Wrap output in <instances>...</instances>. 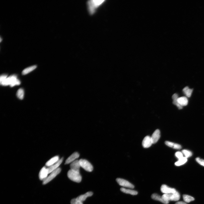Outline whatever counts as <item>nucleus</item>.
<instances>
[{
	"instance_id": "1",
	"label": "nucleus",
	"mask_w": 204,
	"mask_h": 204,
	"mask_svg": "<svg viewBox=\"0 0 204 204\" xmlns=\"http://www.w3.org/2000/svg\"><path fill=\"white\" fill-rule=\"evenodd\" d=\"M67 175L69 179L74 182L79 183L81 181L82 177L79 172L70 169L68 171Z\"/></svg>"
},
{
	"instance_id": "2",
	"label": "nucleus",
	"mask_w": 204,
	"mask_h": 204,
	"mask_svg": "<svg viewBox=\"0 0 204 204\" xmlns=\"http://www.w3.org/2000/svg\"><path fill=\"white\" fill-rule=\"evenodd\" d=\"M105 1H94V0L88 1V7L89 11L90 13L91 14H94L95 11V10Z\"/></svg>"
},
{
	"instance_id": "3",
	"label": "nucleus",
	"mask_w": 204,
	"mask_h": 204,
	"mask_svg": "<svg viewBox=\"0 0 204 204\" xmlns=\"http://www.w3.org/2000/svg\"><path fill=\"white\" fill-rule=\"evenodd\" d=\"M165 200L169 203L170 201H177L180 199V196L177 191L174 193L170 194H164L162 196Z\"/></svg>"
},
{
	"instance_id": "4",
	"label": "nucleus",
	"mask_w": 204,
	"mask_h": 204,
	"mask_svg": "<svg viewBox=\"0 0 204 204\" xmlns=\"http://www.w3.org/2000/svg\"><path fill=\"white\" fill-rule=\"evenodd\" d=\"M79 162L81 167L84 170L90 172L92 171L93 168L92 165L87 160L81 159L79 160Z\"/></svg>"
},
{
	"instance_id": "5",
	"label": "nucleus",
	"mask_w": 204,
	"mask_h": 204,
	"mask_svg": "<svg viewBox=\"0 0 204 204\" xmlns=\"http://www.w3.org/2000/svg\"><path fill=\"white\" fill-rule=\"evenodd\" d=\"M61 169L60 168H58L56 170L53 171L51 173L50 175L47 177L43 181V184H46L51 181L55 178L61 172Z\"/></svg>"
},
{
	"instance_id": "6",
	"label": "nucleus",
	"mask_w": 204,
	"mask_h": 204,
	"mask_svg": "<svg viewBox=\"0 0 204 204\" xmlns=\"http://www.w3.org/2000/svg\"><path fill=\"white\" fill-rule=\"evenodd\" d=\"M116 181L119 185L124 187L131 188H133L134 187L133 184L125 179L118 178L116 179Z\"/></svg>"
},
{
	"instance_id": "7",
	"label": "nucleus",
	"mask_w": 204,
	"mask_h": 204,
	"mask_svg": "<svg viewBox=\"0 0 204 204\" xmlns=\"http://www.w3.org/2000/svg\"><path fill=\"white\" fill-rule=\"evenodd\" d=\"M17 79V77L16 75H11L2 82L1 84V85L4 86H10L12 82Z\"/></svg>"
},
{
	"instance_id": "8",
	"label": "nucleus",
	"mask_w": 204,
	"mask_h": 204,
	"mask_svg": "<svg viewBox=\"0 0 204 204\" xmlns=\"http://www.w3.org/2000/svg\"><path fill=\"white\" fill-rule=\"evenodd\" d=\"M161 191L164 194H170L176 191V190L174 188H171L168 186L163 184L161 187Z\"/></svg>"
},
{
	"instance_id": "9",
	"label": "nucleus",
	"mask_w": 204,
	"mask_h": 204,
	"mask_svg": "<svg viewBox=\"0 0 204 204\" xmlns=\"http://www.w3.org/2000/svg\"><path fill=\"white\" fill-rule=\"evenodd\" d=\"M49 174L47 168L45 167H43L41 170L39 175V178L41 180L44 181L46 179Z\"/></svg>"
},
{
	"instance_id": "10",
	"label": "nucleus",
	"mask_w": 204,
	"mask_h": 204,
	"mask_svg": "<svg viewBox=\"0 0 204 204\" xmlns=\"http://www.w3.org/2000/svg\"><path fill=\"white\" fill-rule=\"evenodd\" d=\"M152 144L151 137L150 136H146L143 140L142 145L145 148H149Z\"/></svg>"
},
{
	"instance_id": "11",
	"label": "nucleus",
	"mask_w": 204,
	"mask_h": 204,
	"mask_svg": "<svg viewBox=\"0 0 204 204\" xmlns=\"http://www.w3.org/2000/svg\"><path fill=\"white\" fill-rule=\"evenodd\" d=\"M160 131L159 130L157 129L154 132L151 137V139L153 144L157 143L160 137Z\"/></svg>"
},
{
	"instance_id": "12",
	"label": "nucleus",
	"mask_w": 204,
	"mask_h": 204,
	"mask_svg": "<svg viewBox=\"0 0 204 204\" xmlns=\"http://www.w3.org/2000/svg\"><path fill=\"white\" fill-rule=\"evenodd\" d=\"M79 155L78 153L76 152L73 153L67 159L65 164H68L71 163L73 161H75L76 159H77L79 157Z\"/></svg>"
},
{
	"instance_id": "13",
	"label": "nucleus",
	"mask_w": 204,
	"mask_h": 204,
	"mask_svg": "<svg viewBox=\"0 0 204 204\" xmlns=\"http://www.w3.org/2000/svg\"><path fill=\"white\" fill-rule=\"evenodd\" d=\"M80 166L79 160H76L71 163L70 167L71 170L79 172Z\"/></svg>"
},
{
	"instance_id": "14",
	"label": "nucleus",
	"mask_w": 204,
	"mask_h": 204,
	"mask_svg": "<svg viewBox=\"0 0 204 204\" xmlns=\"http://www.w3.org/2000/svg\"><path fill=\"white\" fill-rule=\"evenodd\" d=\"M63 160V158H62L61 159H60L59 160V161L56 162V163L52 165L49 167L47 168L49 174L52 172H53V171L56 170L58 168H59L58 167H59L60 165L62 163Z\"/></svg>"
},
{
	"instance_id": "15",
	"label": "nucleus",
	"mask_w": 204,
	"mask_h": 204,
	"mask_svg": "<svg viewBox=\"0 0 204 204\" xmlns=\"http://www.w3.org/2000/svg\"><path fill=\"white\" fill-rule=\"evenodd\" d=\"M93 194V193L91 192H88L84 194L80 195L76 198L77 200L83 202L86 200L87 197L92 196Z\"/></svg>"
},
{
	"instance_id": "16",
	"label": "nucleus",
	"mask_w": 204,
	"mask_h": 204,
	"mask_svg": "<svg viewBox=\"0 0 204 204\" xmlns=\"http://www.w3.org/2000/svg\"><path fill=\"white\" fill-rule=\"evenodd\" d=\"M151 198L154 200L160 201L165 204H168L169 202L165 200L162 196L157 194H153L151 195Z\"/></svg>"
},
{
	"instance_id": "17",
	"label": "nucleus",
	"mask_w": 204,
	"mask_h": 204,
	"mask_svg": "<svg viewBox=\"0 0 204 204\" xmlns=\"http://www.w3.org/2000/svg\"><path fill=\"white\" fill-rule=\"evenodd\" d=\"M59 157L56 156L51 158L46 164L47 166L49 167L56 163L59 160Z\"/></svg>"
},
{
	"instance_id": "18",
	"label": "nucleus",
	"mask_w": 204,
	"mask_h": 204,
	"mask_svg": "<svg viewBox=\"0 0 204 204\" xmlns=\"http://www.w3.org/2000/svg\"><path fill=\"white\" fill-rule=\"evenodd\" d=\"M165 144L167 146L174 149H180L182 148V147L180 145L172 142L166 141L165 142Z\"/></svg>"
},
{
	"instance_id": "19",
	"label": "nucleus",
	"mask_w": 204,
	"mask_h": 204,
	"mask_svg": "<svg viewBox=\"0 0 204 204\" xmlns=\"http://www.w3.org/2000/svg\"><path fill=\"white\" fill-rule=\"evenodd\" d=\"M177 101L179 105L182 106L187 105L188 103V99L185 97H182L177 99Z\"/></svg>"
},
{
	"instance_id": "20",
	"label": "nucleus",
	"mask_w": 204,
	"mask_h": 204,
	"mask_svg": "<svg viewBox=\"0 0 204 204\" xmlns=\"http://www.w3.org/2000/svg\"><path fill=\"white\" fill-rule=\"evenodd\" d=\"M121 191L125 193L130 194L132 195H136L137 194L138 192L137 191L135 190L130 189H128L124 188H121Z\"/></svg>"
},
{
	"instance_id": "21",
	"label": "nucleus",
	"mask_w": 204,
	"mask_h": 204,
	"mask_svg": "<svg viewBox=\"0 0 204 204\" xmlns=\"http://www.w3.org/2000/svg\"><path fill=\"white\" fill-rule=\"evenodd\" d=\"M172 99H173V103L174 105H176L177 107L179 109H181L183 108V106L180 105L178 103L177 101V99L178 97V95L176 94H175L173 95L172 97Z\"/></svg>"
},
{
	"instance_id": "22",
	"label": "nucleus",
	"mask_w": 204,
	"mask_h": 204,
	"mask_svg": "<svg viewBox=\"0 0 204 204\" xmlns=\"http://www.w3.org/2000/svg\"><path fill=\"white\" fill-rule=\"evenodd\" d=\"M37 68L36 65L30 66L24 69L22 72V74L25 75L33 71Z\"/></svg>"
},
{
	"instance_id": "23",
	"label": "nucleus",
	"mask_w": 204,
	"mask_h": 204,
	"mask_svg": "<svg viewBox=\"0 0 204 204\" xmlns=\"http://www.w3.org/2000/svg\"><path fill=\"white\" fill-rule=\"evenodd\" d=\"M183 91L184 94L188 97H190L193 91L192 89L189 88L188 86L185 87L183 89Z\"/></svg>"
},
{
	"instance_id": "24",
	"label": "nucleus",
	"mask_w": 204,
	"mask_h": 204,
	"mask_svg": "<svg viewBox=\"0 0 204 204\" xmlns=\"http://www.w3.org/2000/svg\"><path fill=\"white\" fill-rule=\"evenodd\" d=\"M187 158L185 157H183L179 159L178 161L176 162L175 165L176 166H179L185 164L187 161Z\"/></svg>"
},
{
	"instance_id": "25",
	"label": "nucleus",
	"mask_w": 204,
	"mask_h": 204,
	"mask_svg": "<svg viewBox=\"0 0 204 204\" xmlns=\"http://www.w3.org/2000/svg\"><path fill=\"white\" fill-rule=\"evenodd\" d=\"M24 95V91L22 88H20L17 91V95L19 98L22 99Z\"/></svg>"
},
{
	"instance_id": "26",
	"label": "nucleus",
	"mask_w": 204,
	"mask_h": 204,
	"mask_svg": "<svg viewBox=\"0 0 204 204\" xmlns=\"http://www.w3.org/2000/svg\"><path fill=\"white\" fill-rule=\"evenodd\" d=\"M183 198L184 201L187 203H189L194 200L193 197L187 195H183Z\"/></svg>"
},
{
	"instance_id": "27",
	"label": "nucleus",
	"mask_w": 204,
	"mask_h": 204,
	"mask_svg": "<svg viewBox=\"0 0 204 204\" xmlns=\"http://www.w3.org/2000/svg\"><path fill=\"white\" fill-rule=\"evenodd\" d=\"M182 153L183 154L186 158L189 157L192 155L191 152L187 150L184 149L182 151Z\"/></svg>"
},
{
	"instance_id": "28",
	"label": "nucleus",
	"mask_w": 204,
	"mask_h": 204,
	"mask_svg": "<svg viewBox=\"0 0 204 204\" xmlns=\"http://www.w3.org/2000/svg\"><path fill=\"white\" fill-rule=\"evenodd\" d=\"M21 84V82L18 79H17L12 82V83L11 84L10 86L11 87H13L16 85H20Z\"/></svg>"
},
{
	"instance_id": "29",
	"label": "nucleus",
	"mask_w": 204,
	"mask_h": 204,
	"mask_svg": "<svg viewBox=\"0 0 204 204\" xmlns=\"http://www.w3.org/2000/svg\"><path fill=\"white\" fill-rule=\"evenodd\" d=\"M71 204H83L82 202L77 200L76 198L73 199L71 201Z\"/></svg>"
},
{
	"instance_id": "30",
	"label": "nucleus",
	"mask_w": 204,
	"mask_h": 204,
	"mask_svg": "<svg viewBox=\"0 0 204 204\" xmlns=\"http://www.w3.org/2000/svg\"><path fill=\"white\" fill-rule=\"evenodd\" d=\"M175 155L176 157L178 158L179 159L183 157V153L180 152L178 151L177 152L175 153Z\"/></svg>"
},
{
	"instance_id": "31",
	"label": "nucleus",
	"mask_w": 204,
	"mask_h": 204,
	"mask_svg": "<svg viewBox=\"0 0 204 204\" xmlns=\"http://www.w3.org/2000/svg\"><path fill=\"white\" fill-rule=\"evenodd\" d=\"M196 161L197 162L201 165L204 166V160L202 159H201L199 158H197L196 159Z\"/></svg>"
},
{
	"instance_id": "32",
	"label": "nucleus",
	"mask_w": 204,
	"mask_h": 204,
	"mask_svg": "<svg viewBox=\"0 0 204 204\" xmlns=\"http://www.w3.org/2000/svg\"><path fill=\"white\" fill-rule=\"evenodd\" d=\"M8 75H3L1 76L0 78V83L1 84L8 77Z\"/></svg>"
},
{
	"instance_id": "33",
	"label": "nucleus",
	"mask_w": 204,
	"mask_h": 204,
	"mask_svg": "<svg viewBox=\"0 0 204 204\" xmlns=\"http://www.w3.org/2000/svg\"><path fill=\"white\" fill-rule=\"evenodd\" d=\"M175 204H187L184 202L182 201H180L177 202V203H176Z\"/></svg>"
},
{
	"instance_id": "34",
	"label": "nucleus",
	"mask_w": 204,
	"mask_h": 204,
	"mask_svg": "<svg viewBox=\"0 0 204 204\" xmlns=\"http://www.w3.org/2000/svg\"><path fill=\"white\" fill-rule=\"evenodd\" d=\"M2 41V38H1V42Z\"/></svg>"
}]
</instances>
